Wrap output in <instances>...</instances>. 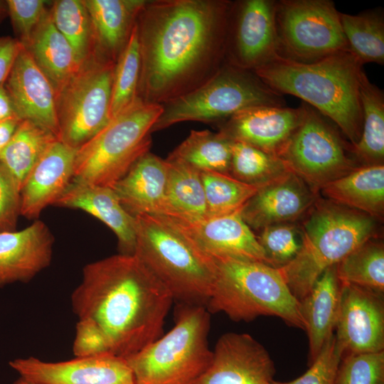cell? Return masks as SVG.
Masks as SVG:
<instances>
[{"label":"cell","mask_w":384,"mask_h":384,"mask_svg":"<svg viewBox=\"0 0 384 384\" xmlns=\"http://www.w3.org/2000/svg\"><path fill=\"white\" fill-rule=\"evenodd\" d=\"M230 1H146L137 21V97L163 105L208 80L225 63Z\"/></svg>","instance_id":"cell-1"},{"label":"cell","mask_w":384,"mask_h":384,"mask_svg":"<svg viewBox=\"0 0 384 384\" xmlns=\"http://www.w3.org/2000/svg\"><path fill=\"white\" fill-rule=\"evenodd\" d=\"M174 299L134 255L86 265L71 295L78 320L96 324L110 352L127 358L161 336Z\"/></svg>","instance_id":"cell-2"},{"label":"cell","mask_w":384,"mask_h":384,"mask_svg":"<svg viewBox=\"0 0 384 384\" xmlns=\"http://www.w3.org/2000/svg\"><path fill=\"white\" fill-rule=\"evenodd\" d=\"M362 66L346 50L311 63L278 55L253 72L275 92L299 97L331 119L353 146L362 129Z\"/></svg>","instance_id":"cell-3"},{"label":"cell","mask_w":384,"mask_h":384,"mask_svg":"<svg viewBox=\"0 0 384 384\" xmlns=\"http://www.w3.org/2000/svg\"><path fill=\"white\" fill-rule=\"evenodd\" d=\"M135 219V255L179 304L207 306L216 277L213 259L159 215Z\"/></svg>","instance_id":"cell-4"},{"label":"cell","mask_w":384,"mask_h":384,"mask_svg":"<svg viewBox=\"0 0 384 384\" xmlns=\"http://www.w3.org/2000/svg\"><path fill=\"white\" fill-rule=\"evenodd\" d=\"M376 218L333 201L316 203L303 223L299 250L279 267L299 301L329 267L375 235Z\"/></svg>","instance_id":"cell-5"},{"label":"cell","mask_w":384,"mask_h":384,"mask_svg":"<svg viewBox=\"0 0 384 384\" xmlns=\"http://www.w3.org/2000/svg\"><path fill=\"white\" fill-rule=\"evenodd\" d=\"M216 277L206 308L235 321L274 316L291 326L305 329L299 302L279 267L257 261L213 258Z\"/></svg>","instance_id":"cell-6"},{"label":"cell","mask_w":384,"mask_h":384,"mask_svg":"<svg viewBox=\"0 0 384 384\" xmlns=\"http://www.w3.org/2000/svg\"><path fill=\"white\" fill-rule=\"evenodd\" d=\"M210 312L179 304L175 326L126 360L137 384H193L209 366Z\"/></svg>","instance_id":"cell-7"},{"label":"cell","mask_w":384,"mask_h":384,"mask_svg":"<svg viewBox=\"0 0 384 384\" xmlns=\"http://www.w3.org/2000/svg\"><path fill=\"white\" fill-rule=\"evenodd\" d=\"M162 105L137 98L77 150L72 181L112 187L149 151Z\"/></svg>","instance_id":"cell-8"},{"label":"cell","mask_w":384,"mask_h":384,"mask_svg":"<svg viewBox=\"0 0 384 384\" xmlns=\"http://www.w3.org/2000/svg\"><path fill=\"white\" fill-rule=\"evenodd\" d=\"M284 104L282 95L253 71L225 63L198 87L161 105L151 132L187 121L220 123L249 107Z\"/></svg>","instance_id":"cell-9"},{"label":"cell","mask_w":384,"mask_h":384,"mask_svg":"<svg viewBox=\"0 0 384 384\" xmlns=\"http://www.w3.org/2000/svg\"><path fill=\"white\" fill-rule=\"evenodd\" d=\"M114 63L94 53L56 95L59 139L78 149L111 120Z\"/></svg>","instance_id":"cell-10"},{"label":"cell","mask_w":384,"mask_h":384,"mask_svg":"<svg viewBox=\"0 0 384 384\" xmlns=\"http://www.w3.org/2000/svg\"><path fill=\"white\" fill-rule=\"evenodd\" d=\"M275 23L282 58L311 63L349 50L340 12L332 1H278Z\"/></svg>","instance_id":"cell-11"},{"label":"cell","mask_w":384,"mask_h":384,"mask_svg":"<svg viewBox=\"0 0 384 384\" xmlns=\"http://www.w3.org/2000/svg\"><path fill=\"white\" fill-rule=\"evenodd\" d=\"M300 121L279 156L314 192L356 169L326 117L302 102Z\"/></svg>","instance_id":"cell-12"},{"label":"cell","mask_w":384,"mask_h":384,"mask_svg":"<svg viewBox=\"0 0 384 384\" xmlns=\"http://www.w3.org/2000/svg\"><path fill=\"white\" fill-rule=\"evenodd\" d=\"M276 1H233L228 17L225 63L250 71L278 54Z\"/></svg>","instance_id":"cell-13"},{"label":"cell","mask_w":384,"mask_h":384,"mask_svg":"<svg viewBox=\"0 0 384 384\" xmlns=\"http://www.w3.org/2000/svg\"><path fill=\"white\" fill-rule=\"evenodd\" d=\"M159 216L212 258H234L268 264L262 247L242 220L240 211L217 217Z\"/></svg>","instance_id":"cell-14"},{"label":"cell","mask_w":384,"mask_h":384,"mask_svg":"<svg viewBox=\"0 0 384 384\" xmlns=\"http://www.w3.org/2000/svg\"><path fill=\"white\" fill-rule=\"evenodd\" d=\"M336 341L342 358L384 349V303L382 294L341 283Z\"/></svg>","instance_id":"cell-15"},{"label":"cell","mask_w":384,"mask_h":384,"mask_svg":"<svg viewBox=\"0 0 384 384\" xmlns=\"http://www.w3.org/2000/svg\"><path fill=\"white\" fill-rule=\"evenodd\" d=\"M9 366L35 384H137L126 358L112 353L59 362L21 358Z\"/></svg>","instance_id":"cell-16"},{"label":"cell","mask_w":384,"mask_h":384,"mask_svg":"<svg viewBox=\"0 0 384 384\" xmlns=\"http://www.w3.org/2000/svg\"><path fill=\"white\" fill-rule=\"evenodd\" d=\"M274 363L251 335L228 332L218 340L211 362L193 384H271Z\"/></svg>","instance_id":"cell-17"},{"label":"cell","mask_w":384,"mask_h":384,"mask_svg":"<svg viewBox=\"0 0 384 384\" xmlns=\"http://www.w3.org/2000/svg\"><path fill=\"white\" fill-rule=\"evenodd\" d=\"M4 85L19 119L31 122L59 139L56 91L22 45Z\"/></svg>","instance_id":"cell-18"},{"label":"cell","mask_w":384,"mask_h":384,"mask_svg":"<svg viewBox=\"0 0 384 384\" xmlns=\"http://www.w3.org/2000/svg\"><path fill=\"white\" fill-rule=\"evenodd\" d=\"M302 109L257 106L238 112L219 123V132L233 142L279 155L297 127Z\"/></svg>","instance_id":"cell-19"},{"label":"cell","mask_w":384,"mask_h":384,"mask_svg":"<svg viewBox=\"0 0 384 384\" xmlns=\"http://www.w3.org/2000/svg\"><path fill=\"white\" fill-rule=\"evenodd\" d=\"M314 192L302 179L289 172L258 188L245 203L240 215L250 228L289 223L305 213L315 202Z\"/></svg>","instance_id":"cell-20"},{"label":"cell","mask_w":384,"mask_h":384,"mask_svg":"<svg viewBox=\"0 0 384 384\" xmlns=\"http://www.w3.org/2000/svg\"><path fill=\"white\" fill-rule=\"evenodd\" d=\"M77 149L55 140L33 167L21 189V215L38 220L70 183Z\"/></svg>","instance_id":"cell-21"},{"label":"cell","mask_w":384,"mask_h":384,"mask_svg":"<svg viewBox=\"0 0 384 384\" xmlns=\"http://www.w3.org/2000/svg\"><path fill=\"white\" fill-rule=\"evenodd\" d=\"M54 237L45 223L36 220L28 227L0 233V288L27 283L48 267Z\"/></svg>","instance_id":"cell-22"},{"label":"cell","mask_w":384,"mask_h":384,"mask_svg":"<svg viewBox=\"0 0 384 384\" xmlns=\"http://www.w3.org/2000/svg\"><path fill=\"white\" fill-rule=\"evenodd\" d=\"M167 164L150 151L139 157L111 188L133 217L166 212Z\"/></svg>","instance_id":"cell-23"},{"label":"cell","mask_w":384,"mask_h":384,"mask_svg":"<svg viewBox=\"0 0 384 384\" xmlns=\"http://www.w3.org/2000/svg\"><path fill=\"white\" fill-rule=\"evenodd\" d=\"M53 206L81 210L95 217L114 232L120 254L134 255L135 219L123 208L110 187L71 181Z\"/></svg>","instance_id":"cell-24"},{"label":"cell","mask_w":384,"mask_h":384,"mask_svg":"<svg viewBox=\"0 0 384 384\" xmlns=\"http://www.w3.org/2000/svg\"><path fill=\"white\" fill-rule=\"evenodd\" d=\"M93 33V53L116 63L130 38L144 0H83Z\"/></svg>","instance_id":"cell-25"},{"label":"cell","mask_w":384,"mask_h":384,"mask_svg":"<svg viewBox=\"0 0 384 384\" xmlns=\"http://www.w3.org/2000/svg\"><path fill=\"white\" fill-rule=\"evenodd\" d=\"M336 265L327 268L308 294L299 300V309L309 338V364L336 329L341 297Z\"/></svg>","instance_id":"cell-26"},{"label":"cell","mask_w":384,"mask_h":384,"mask_svg":"<svg viewBox=\"0 0 384 384\" xmlns=\"http://www.w3.org/2000/svg\"><path fill=\"white\" fill-rule=\"evenodd\" d=\"M22 46L50 81L56 94L82 65L70 43L55 26L50 11Z\"/></svg>","instance_id":"cell-27"},{"label":"cell","mask_w":384,"mask_h":384,"mask_svg":"<svg viewBox=\"0 0 384 384\" xmlns=\"http://www.w3.org/2000/svg\"><path fill=\"white\" fill-rule=\"evenodd\" d=\"M320 190L331 201L380 218L384 211V166L356 168Z\"/></svg>","instance_id":"cell-28"},{"label":"cell","mask_w":384,"mask_h":384,"mask_svg":"<svg viewBox=\"0 0 384 384\" xmlns=\"http://www.w3.org/2000/svg\"><path fill=\"white\" fill-rule=\"evenodd\" d=\"M233 142L219 132L191 130L167 159L181 161L198 171L230 176Z\"/></svg>","instance_id":"cell-29"},{"label":"cell","mask_w":384,"mask_h":384,"mask_svg":"<svg viewBox=\"0 0 384 384\" xmlns=\"http://www.w3.org/2000/svg\"><path fill=\"white\" fill-rule=\"evenodd\" d=\"M51 132L26 120H21L14 136L0 154V163L15 179L20 188L28 174L55 140Z\"/></svg>","instance_id":"cell-30"},{"label":"cell","mask_w":384,"mask_h":384,"mask_svg":"<svg viewBox=\"0 0 384 384\" xmlns=\"http://www.w3.org/2000/svg\"><path fill=\"white\" fill-rule=\"evenodd\" d=\"M362 129L353 152L365 165L383 164L384 95L363 73L360 85Z\"/></svg>","instance_id":"cell-31"},{"label":"cell","mask_w":384,"mask_h":384,"mask_svg":"<svg viewBox=\"0 0 384 384\" xmlns=\"http://www.w3.org/2000/svg\"><path fill=\"white\" fill-rule=\"evenodd\" d=\"M166 212L187 218L206 216V202L200 171L181 161L166 159Z\"/></svg>","instance_id":"cell-32"},{"label":"cell","mask_w":384,"mask_h":384,"mask_svg":"<svg viewBox=\"0 0 384 384\" xmlns=\"http://www.w3.org/2000/svg\"><path fill=\"white\" fill-rule=\"evenodd\" d=\"M343 32L351 53L358 62L384 63L383 11L368 10L356 15L340 13Z\"/></svg>","instance_id":"cell-33"},{"label":"cell","mask_w":384,"mask_h":384,"mask_svg":"<svg viewBox=\"0 0 384 384\" xmlns=\"http://www.w3.org/2000/svg\"><path fill=\"white\" fill-rule=\"evenodd\" d=\"M290 171L279 156L243 142H233L230 175L234 178L260 188Z\"/></svg>","instance_id":"cell-34"},{"label":"cell","mask_w":384,"mask_h":384,"mask_svg":"<svg viewBox=\"0 0 384 384\" xmlns=\"http://www.w3.org/2000/svg\"><path fill=\"white\" fill-rule=\"evenodd\" d=\"M341 283L357 285L383 294L384 291V247L383 243L366 241L336 265Z\"/></svg>","instance_id":"cell-35"},{"label":"cell","mask_w":384,"mask_h":384,"mask_svg":"<svg viewBox=\"0 0 384 384\" xmlns=\"http://www.w3.org/2000/svg\"><path fill=\"white\" fill-rule=\"evenodd\" d=\"M50 12L55 26L82 64L92 55L94 47L92 23L84 1H55Z\"/></svg>","instance_id":"cell-36"},{"label":"cell","mask_w":384,"mask_h":384,"mask_svg":"<svg viewBox=\"0 0 384 384\" xmlns=\"http://www.w3.org/2000/svg\"><path fill=\"white\" fill-rule=\"evenodd\" d=\"M206 202V216L217 217L240 211L259 188L242 183L231 176L200 171Z\"/></svg>","instance_id":"cell-37"},{"label":"cell","mask_w":384,"mask_h":384,"mask_svg":"<svg viewBox=\"0 0 384 384\" xmlns=\"http://www.w3.org/2000/svg\"><path fill=\"white\" fill-rule=\"evenodd\" d=\"M140 68V52L135 23L127 44L114 64L110 106L112 118L138 98Z\"/></svg>","instance_id":"cell-38"},{"label":"cell","mask_w":384,"mask_h":384,"mask_svg":"<svg viewBox=\"0 0 384 384\" xmlns=\"http://www.w3.org/2000/svg\"><path fill=\"white\" fill-rule=\"evenodd\" d=\"M256 236L262 247L268 264L282 267L298 253L302 242L301 233L289 223L277 224L264 228Z\"/></svg>","instance_id":"cell-39"},{"label":"cell","mask_w":384,"mask_h":384,"mask_svg":"<svg viewBox=\"0 0 384 384\" xmlns=\"http://www.w3.org/2000/svg\"><path fill=\"white\" fill-rule=\"evenodd\" d=\"M334 384H384V351L343 357Z\"/></svg>","instance_id":"cell-40"},{"label":"cell","mask_w":384,"mask_h":384,"mask_svg":"<svg viewBox=\"0 0 384 384\" xmlns=\"http://www.w3.org/2000/svg\"><path fill=\"white\" fill-rule=\"evenodd\" d=\"M341 358L335 335L333 334L303 375L289 382L273 380L271 384H334Z\"/></svg>","instance_id":"cell-41"},{"label":"cell","mask_w":384,"mask_h":384,"mask_svg":"<svg viewBox=\"0 0 384 384\" xmlns=\"http://www.w3.org/2000/svg\"><path fill=\"white\" fill-rule=\"evenodd\" d=\"M7 12L12 27L21 45L29 40L33 31L48 10L42 0H7Z\"/></svg>","instance_id":"cell-42"},{"label":"cell","mask_w":384,"mask_h":384,"mask_svg":"<svg viewBox=\"0 0 384 384\" xmlns=\"http://www.w3.org/2000/svg\"><path fill=\"white\" fill-rule=\"evenodd\" d=\"M21 215V188L0 163V233L16 230Z\"/></svg>","instance_id":"cell-43"},{"label":"cell","mask_w":384,"mask_h":384,"mask_svg":"<svg viewBox=\"0 0 384 384\" xmlns=\"http://www.w3.org/2000/svg\"><path fill=\"white\" fill-rule=\"evenodd\" d=\"M73 351L75 357L111 353L102 331L96 324L87 320H78L77 322Z\"/></svg>","instance_id":"cell-44"},{"label":"cell","mask_w":384,"mask_h":384,"mask_svg":"<svg viewBox=\"0 0 384 384\" xmlns=\"http://www.w3.org/2000/svg\"><path fill=\"white\" fill-rule=\"evenodd\" d=\"M21 46L16 38L0 36V85L6 81Z\"/></svg>","instance_id":"cell-45"},{"label":"cell","mask_w":384,"mask_h":384,"mask_svg":"<svg viewBox=\"0 0 384 384\" xmlns=\"http://www.w3.org/2000/svg\"><path fill=\"white\" fill-rule=\"evenodd\" d=\"M21 121L14 117L0 122V154L14 136Z\"/></svg>","instance_id":"cell-46"},{"label":"cell","mask_w":384,"mask_h":384,"mask_svg":"<svg viewBox=\"0 0 384 384\" xmlns=\"http://www.w3.org/2000/svg\"><path fill=\"white\" fill-rule=\"evenodd\" d=\"M17 117L4 83L0 85V122Z\"/></svg>","instance_id":"cell-47"},{"label":"cell","mask_w":384,"mask_h":384,"mask_svg":"<svg viewBox=\"0 0 384 384\" xmlns=\"http://www.w3.org/2000/svg\"><path fill=\"white\" fill-rule=\"evenodd\" d=\"M6 16H8L6 1L0 0V23Z\"/></svg>","instance_id":"cell-48"},{"label":"cell","mask_w":384,"mask_h":384,"mask_svg":"<svg viewBox=\"0 0 384 384\" xmlns=\"http://www.w3.org/2000/svg\"><path fill=\"white\" fill-rule=\"evenodd\" d=\"M14 384H35L28 380H26L21 378H19L17 380L14 382Z\"/></svg>","instance_id":"cell-49"}]
</instances>
